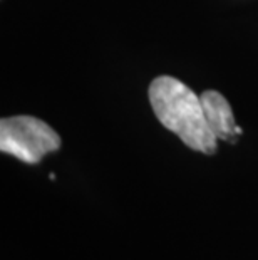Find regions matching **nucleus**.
<instances>
[{
  "label": "nucleus",
  "mask_w": 258,
  "mask_h": 260,
  "mask_svg": "<svg viewBox=\"0 0 258 260\" xmlns=\"http://www.w3.org/2000/svg\"><path fill=\"white\" fill-rule=\"evenodd\" d=\"M62 140L57 131L35 116H10L0 121V149L27 165H37L49 153L57 151Z\"/></svg>",
  "instance_id": "f03ea898"
},
{
  "label": "nucleus",
  "mask_w": 258,
  "mask_h": 260,
  "mask_svg": "<svg viewBox=\"0 0 258 260\" xmlns=\"http://www.w3.org/2000/svg\"><path fill=\"white\" fill-rule=\"evenodd\" d=\"M150 104L158 121L174 133L190 149L215 154L218 138L208 126L200 96L173 76H158L151 81Z\"/></svg>",
  "instance_id": "f257e3e1"
},
{
  "label": "nucleus",
  "mask_w": 258,
  "mask_h": 260,
  "mask_svg": "<svg viewBox=\"0 0 258 260\" xmlns=\"http://www.w3.org/2000/svg\"><path fill=\"white\" fill-rule=\"evenodd\" d=\"M203 109L208 121V126L218 140L237 143L238 136L243 135V129L235 121V114L232 111L228 99L222 92L208 89L200 94Z\"/></svg>",
  "instance_id": "7ed1b4c3"
}]
</instances>
